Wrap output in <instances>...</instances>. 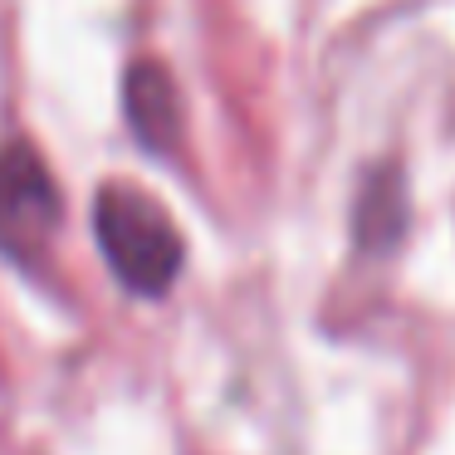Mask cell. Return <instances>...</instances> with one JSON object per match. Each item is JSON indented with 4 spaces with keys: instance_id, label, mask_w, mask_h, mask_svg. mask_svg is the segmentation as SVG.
Returning a JSON list of instances; mask_svg holds the SVG:
<instances>
[{
    "instance_id": "cell-1",
    "label": "cell",
    "mask_w": 455,
    "mask_h": 455,
    "mask_svg": "<svg viewBox=\"0 0 455 455\" xmlns=\"http://www.w3.org/2000/svg\"><path fill=\"white\" fill-rule=\"evenodd\" d=\"M93 235H99L103 259L128 294L162 299L177 284L181 259H187L181 230L148 191L128 187V181H108L93 196Z\"/></svg>"
},
{
    "instance_id": "cell-2",
    "label": "cell",
    "mask_w": 455,
    "mask_h": 455,
    "mask_svg": "<svg viewBox=\"0 0 455 455\" xmlns=\"http://www.w3.org/2000/svg\"><path fill=\"white\" fill-rule=\"evenodd\" d=\"M60 187L30 142L0 148V255L15 265H40L60 230Z\"/></svg>"
},
{
    "instance_id": "cell-3",
    "label": "cell",
    "mask_w": 455,
    "mask_h": 455,
    "mask_svg": "<svg viewBox=\"0 0 455 455\" xmlns=\"http://www.w3.org/2000/svg\"><path fill=\"white\" fill-rule=\"evenodd\" d=\"M123 113L148 152H177L181 142V93L157 60H138L123 79Z\"/></svg>"
}]
</instances>
